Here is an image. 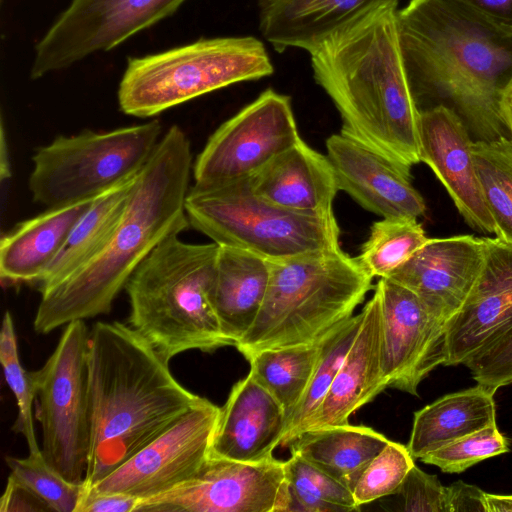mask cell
<instances>
[{
    "label": "cell",
    "instance_id": "cell-11",
    "mask_svg": "<svg viewBox=\"0 0 512 512\" xmlns=\"http://www.w3.org/2000/svg\"><path fill=\"white\" fill-rule=\"evenodd\" d=\"M300 139L290 97L267 89L209 137L193 163V186L251 178Z\"/></svg>",
    "mask_w": 512,
    "mask_h": 512
},
{
    "label": "cell",
    "instance_id": "cell-20",
    "mask_svg": "<svg viewBox=\"0 0 512 512\" xmlns=\"http://www.w3.org/2000/svg\"><path fill=\"white\" fill-rule=\"evenodd\" d=\"M286 431L284 409L249 372L233 385L220 409L210 455L240 462H261L273 457Z\"/></svg>",
    "mask_w": 512,
    "mask_h": 512
},
{
    "label": "cell",
    "instance_id": "cell-36",
    "mask_svg": "<svg viewBox=\"0 0 512 512\" xmlns=\"http://www.w3.org/2000/svg\"><path fill=\"white\" fill-rule=\"evenodd\" d=\"M407 445L390 442L371 461L353 490L357 506L395 495L415 465Z\"/></svg>",
    "mask_w": 512,
    "mask_h": 512
},
{
    "label": "cell",
    "instance_id": "cell-15",
    "mask_svg": "<svg viewBox=\"0 0 512 512\" xmlns=\"http://www.w3.org/2000/svg\"><path fill=\"white\" fill-rule=\"evenodd\" d=\"M382 364L388 387L418 396L421 381L446 359L445 322L412 290L379 278Z\"/></svg>",
    "mask_w": 512,
    "mask_h": 512
},
{
    "label": "cell",
    "instance_id": "cell-33",
    "mask_svg": "<svg viewBox=\"0 0 512 512\" xmlns=\"http://www.w3.org/2000/svg\"><path fill=\"white\" fill-rule=\"evenodd\" d=\"M288 511L358 510L353 492L297 453L285 461Z\"/></svg>",
    "mask_w": 512,
    "mask_h": 512
},
{
    "label": "cell",
    "instance_id": "cell-26",
    "mask_svg": "<svg viewBox=\"0 0 512 512\" xmlns=\"http://www.w3.org/2000/svg\"><path fill=\"white\" fill-rule=\"evenodd\" d=\"M495 390L481 384L450 393L414 413L407 448L421 459L455 440L496 423Z\"/></svg>",
    "mask_w": 512,
    "mask_h": 512
},
{
    "label": "cell",
    "instance_id": "cell-8",
    "mask_svg": "<svg viewBox=\"0 0 512 512\" xmlns=\"http://www.w3.org/2000/svg\"><path fill=\"white\" fill-rule=\"evenodd\" d=\"M185 211L189 226L212 242L269 261L341 247L334 213L305 214L277 206L253 191L250 178L209 188L192 186Z\"/></svg>",
    "mask_w": 512,
    "mask_h": 512
},
{
    "label": "cell",
    "instance_id": "cell-28",
    "mask_svg": "<svg viewBox=\"0 0 512 512\" xmlns=\"http://www.w3.org/2000/svg\"><path fill=\"white\" fill-rule=\"evenodd\" d=\"M137 175L94 199L39 281L40 292L67 278L100 250L123 213Z\"/></svg>",
    "mask_w": 512,
    "mask_h": 512
},
{
    "label": "cell",
    "instance_id": "cell-40",
    "mask_svg": "<svg viewBox=\"0 0 512 512\" xmlns=\"http://www.w3.org/2000/svg\"><path fill=\"white\" fill-rule=\"evenodd\" d=\"M1 512H52L51 508L12 474L0 499Z\"/></svg>",
    "mask_w": 512,
    "mask_h": 512
},
{
    "label": "cell",
    "instance_id": "cell-23",
    "mask_svg": "<svg viewBox=\"0 0 512 512\" xmlns=\"http://www.w3.org/2000/svg\"><path fill=\"white\" fill-rule=\"evenodd\" d=\"M253 191L282 208L305 214H333L338 192L327 157L302 139L250 178Z\"/></svg>",
    "mask_w": 512,
    "mask_h": 512
},
{
    "label": "cell",
    "instance_id": "cell-7",
    "mask_svg": "<svg viewBox=\"0 0 512 512\" xmlns=\"http://www.w3.org/2000/svg\"><path fill=\"white\" fill-rule=\"evenodd\" d=\"M274 68L253 36L201 39L162 53L129 58L118 89L127 115L145 118L227 87L257 80Z\"/></svg>",
    "mask_w": 512,
    "mask_h": 512
},
{
    "label": "cell",
    "instance_id": "cell-44",
    "mask_svg": "<svg viewBox=\"0 0 512 512\" xmlns=\"http://www.w3.org/2000/svg\"><path fill=\"white\" fill-rule=\"evenodd\" d=\"M499 114L504 128L509 131L512 139V81L501 92Z\"/></svg>",
    "mask_w": 512,
    "mask_h": 512
},
{
    "label": "cell",
    "instance_id": "cell-3",
    "mask_svg": "<svg viewBox=\"0 0 512 512\" xmlns=\"http://www.w3.org/2000/svg\"><path fill=\"white\" fill-rule=\"evenodd\" d=\"M90 449L84 489L156 439L203 397L130 325L97 322L88 338Z\"/></svg>",
    "mask_w": 512,
    "mask_h": 512
},
{
    "label": "cell",
    "instance_id": "cell-32",
    "mask_svg": "<svg viewBox=\"0 0 512 512\" xmlns=\"http://www.w3.org/2000/svg\"><path fill=\"white\" fill-rule=\"evenodd\" d=\"M428 240L417 218H382L371 226L369 236L356 258L371 277L386 278Z\"/></svg>",
    "mask_w": 512,
    "mask_h": 512
},
{
    "label": "cell",
    "instance_id": "cell-34",
    "mask_svg": "<svg viewBox=\"0 0 512 512\" xmlns=\"http://www.w3.org/2000/svg\"><path fill=\"white\" fill-rule=\"evenodd\" d=\"M0 362L5 380L14 394L18 406V417L14 424V430L24 436L29 453H38L41 448L36 440L32 414L33 402L36 398L33 372L26 371L20 363L14 323L9 311L5 312L2 321Z\"/></svg>",
    "mask_w": 512,
    "mask_h": 512
},
{
    "label": "cell",
    "instance_id": "cell-29",
    "mask_svg": "<svg viewBox=\"0 0 512 512\" xmlns=\"http://www.w3.org/2000/svg\"><path fill=\"white\" fill-rule=\"evenodd\" d=\"M322 342L323 339L312 344L266 349L247 359L249 372L284 409L287 425L308 388Z\"/></svg>",
    "mask_w": 512,
    "mask_h": 512
},
{
    "label": "cell",
    "instance_id": "cell-25",
    "mask_svg": "<svg viewBox=\"0 0 512 512\" xmlns=\"http://www.w3.org/2000/svg\"><path fill=\"white\" fill-rule=\"evenodd\" d=\"M271 261L236 247L219 245L213 303L233 346L254 323L264 302Z\"/></svg>",
    "mask_w": 512,
    "mask_h": 512
},
{
    "label": "cell",
    "instance_id": "cell-38",
    "mask_svg": "<svg viewBox=\"0 0 512 512\" xmlns=\"http://www.w3.org/2000/svg\"><path fill=\"white\" fill-rule=\"evenodd\" d=\"M400 510L407 512H449L448 490L438 480L416 464L408 472L398 492Z\"/></svg>",
    "mask_w": 512,
    "mask_h": 512
},
{
    "label": "cell",
    "instance_id": "cell-37",
    "mask_svg": "<svg viewBox=\"0 0 512 512\" xmlns=\"http://www.w3.org/2000/svg\"><path fill=\"white\" fill-rule=\"evenodd\" d=\"M508 451V441L495 423L430 452L420 460L444 473H461L480 461Z\"/></svg>",
    "mask_w": 512,
    "mask_h": 512
},
{
    "label": "cell",
    "instance_id": "cell-41",
    "mask_svg": "<svg viewBox=\"0 0 512 512\" xmlns=\"http://www.w3.org/2000/svg\"><path fill=\"white\" fill-rule=\"evenodd\" d=\"M142 500L119 493L84 491L76 512H139Z\"/></svg>",
    "mask_w": 512,
    "mask_h": 512
},
{
    "label": "cell",
    "instance_id": "cell-6",
    "mask_svg": "<svg viewBox=\"0 0 512 512\" xmlns=\"http://www.w3.org/2000/svg\"><path fill=\"white\" fill-rule=\"evenodd\" d=\"M372 279L341 247L271 261L264 302L235 347L248 359L266 349L318 342L353 316Z\"/></svg>",
    "mask_w": 512,
    "mask_h": 512
},
{
    "label": "cell",
    "instance_id": "cell-10",
    "mask_svg": "<svg viewBox=\"0 0 512 512\" xmlns=\"http://www.w3.org/2000/svg\"><path fill=\"white\" fill-rule=\"evenodd\" d=\"M88 338L84 320L67 324L51 356L33 371L42 454L75 484L84 482L90 449Z\"/></svg>",
    "mask_w": 512,
    "mask_h": 512
},
{
    "label": "cell",
    "instance_id": "cell-39",
    "mask_svg": "<svg viewBox=\"0 0 512 512\" xmlns=\"http://www.w3.org/2000/svg\"><path fill=\"white\" fill-rule=\"evenodd\" d=\"M474 380L495 391L512 383V332L465 364Z\"/></svg>",
    "mask_w": 512,
    "mask_h": 512
},
{
    "label": "cell",
    "instance_id": "cell-27",
    "mask_svg": "<svg viewBox=\"0 0 512 512\" xmlns=\"http://www.w3.org/2000/svg\"><path fill=\"white\" fill-rule=\"evenodd\" d=\"M389 442L372 428L348 423L306 430L289 447L353 492L365 469Z\"/></svg>",
    "mask_w": 512,
    "mask_h": 512
},
{
    "label": "cell",
    "instance_id": "cell-46",
    "mask_svg": "<svg viewBox=\"0 0 512 512\" xmlns=\"http://www.w3.org/2000/svg\"><path fill=\"white\" fill-rule=\"evenodd\" d=\"M3 129L1 130V177L2 179L5 178V177H8L10 175V170H9V163H8V157L5 156V154H7V150L5 149L6 147V143H5V137H4V133H3Z\"/></svg>",
    "mask_w": 512,
    "mask_h": 512
},
{
    "label": "cell",
    "instance_id": "cell-2",
    "mask_svg": "<svg viewBox=\"0 0 512 512\" xmlns=\"http://www.w3.org/2000/svg\"><path fill=\"white\" fill-rule=\"evenodd\" d=\"M397 28L418 107H450L478 140L504 135L499 99L512 81V36L459 0H410Z\"/></svg>",
    "mask_w": 512,
    "mask_h": 512
},
{
    "label": "cell",
    "instance_id": "cell-17",
    "mask_svg": "<svg viewBox=\"0 0 512 512\" xmlns=\"http://www.w3.org/2000/svg\"><path fill=\"white\" fill-rule=\"evenodd\" d=\"M338 189L382 218H419L426 204L407 168L342 132L326 140Z\"/></svg>",
    "mask_w": 512,
    "mask_h": 512
},
{
    "label": "cell",
    "instance_id": "cell-1",
    "mask_svg": "<svg viewBox=\"0 0 512 512\" xmlns=\"http://www.w3.org/2000/svg\"><path fill=\"white\" fill-rule=\"evenodd\" d=\"M193 170L191 143L178 125L162 135L136 177L123 213L100 250L75 272L41 292L34 330L108 314L118 294L164 239L189 227L185 200Z\"/></svg>",
    "mask_w": 512,
    "mask_h": 512
},
{
    "label": "cell",
    "instance_id": "cell-12",
    "mask_svg": "<svg viewBox=\"0 0 512 512\" xmlns=\"http://www.w3.org/2000/svg\"><path fill=\"white\" fill-rule=\"evenodd\" d=\"M186 0H72L36 45L33 79L61 70L173 14Z\"/></svg>",
    "mask_w": 512,
    "mask_h": 512
},
{
    "label": "cell",
    "instance_id": "cell-31",
    "mask_svg": "<svg viewBox=\"0 0 512 512\" xmlns=\"http://www.w3.org/2000/svg\"><path fill=\"white\" fill-rule=\"evenodd\" d=\"M362 322V313L353 315L332 329L322 342L313 376L299 405L291 415L281 446H289L309 423L334 381Z\"/></svg>",
    "mask_w": 512,
    "mask_h": 512
},
{
    "label": "cell",
    "instance_id": "cell-43",
    "mask_svg": "<svg viewBox=\"0 0 512 512\" xmlns=\"http://www.w3.org/2000/svg\"><path fill=\"white\" fill-rule=\"evenodd\" d=\"M493 26L512 36V0H459Z\"/></svg>",
    "mask_w": 512,
    "mask_h": 512
},
{
    "label": "cell",
    "instance_id": "cell-9",
    "mask_svg": "<svg viewBox=\"0 0 512 512\" xmlns=\"http://www.w3.org/2000/svg\"><path fill=\"white\" fill-rule=\"evenodd\" d=\"M161 137L157 119L109 131L57 136L32 157L28 179L32 199L53 208L95 198L136 176Z\"/></svg>",
    "mask_w": 512,
    "mask_h": 512
},
{
    "label": "cell",
    "instance_id": "cell-16",
    "mask_svg": "<svg viewBox=\"0 0 512 512\" xmlns=\"http://www.w3.org/2000/svg\"><path fill=\"white\" fill-rule=\"evenodd\" d=\"M485 261L461 309L445 324L443 365L466 364L512 332V247L484 237Z\"/></svg>",
    "mask_w": 512,
    "mask_h": 512
},
{
    "label": "cell",
    "instance_id": "cell-13",
    "mask_svg": "<svg viewBox=\"0 0 512 512\" xmlns=\"http://www.w3.org/2000/svg\"><path fill=\"white\" fill-rule=\"evenodd\" d=\"M221 407L206 398L89 489L142 501L189 481L210 457Z\"/></svg>",
    "mask_w": 512,
    "mask_h": 512
},
{
    "label": "cell",
    "instance_id": "cell-21",
    "mask_svg": "<svg viewBox=\"0 0 512 512\" xmlns=\"http://www.w3.org/2000/svg\"><path fill=\"white\" fill-rule=\"evenodd\" d=\"M259 29L278 52L289 47L310 54L324 42L399 0H257Z\"/></svg>",
    "mask_w": 512,
    "mask_h": 512
},
{
    "label": "cell",
    "instance_id": "cell-14",
    "mask_svg": "<svg viewBox=\"0 0 512 512\" xmlns=\"http://www.w3.org/2000/svg\"><path fill=\"white\" fill-rule=\"evenodd\" d=\"M285 461L211 456L189 481L142 501L139 512H287Z\"/></svg>",
    "mask_w": 512,
    "mask_h": 512
},
{
    "label": "cell",
    "instance_id": "cell-24",
    "mask_svg": "<svg viewBox=\"0 0 512 512\" xmlns=\"http://www.w3.org/2000/svg\"><path fill=\"white\" fill-rule=\"evenodd\" d=\"M95 198L47 208L3 235L0 241L2 282L38 284Z\"/></svg>",
    "mask_w": 512,
    "mask_h": 512
},
{
    "label": "cell",
    "instance_id": "cell-19",
    "mask_svg": "<svg viewBox=\"0 0 512 512\" xmlns=\"http://www.w3.org/2000/svg\"><path fill=\"white\" fill-rule=\"evenodd\" d=\"M484 261V237L429 238L420 250L386 278L416 293L446 324L470 295Z\"/></svg>",
    "mask_w": 512,
    "mask_h": 512
},
{
    "label": "cell",
    "instance_id": "cell-35",
    "mask_svg": "<svg viewBox=\"0 0 512 512\" xmlns=\"http://www.w3.org/2000/svg\"><path fill=\"white\" fill-rule=\"evenodd\" d=\"M11 473L32 490L52 512H76L81 501L83 484L67 480L44 458L42 451L26 458L7 457Z\"/></svg>",
    "mask_w": 512,
    "mask_h": 512
},
{
    "label": "cell",
    "instance_id": "cell-42",
    "mask_svg": "<svg viewBox=\"0 0 512 512\" xmlns=\"http://www.w3.org/2000/svg\"><path fill=\"white\" fill-rule=\"evenodd\" d=\"M449 512H486V492L457 481L447 487Z\"/></svg>",
    "mask_w": 512,
    "mask_h": 512
},
{
    "label": "cell",
    "instance_id": "cell-30",
    "mask_svg": "<svg viewBox=\"0 0 512 512\" xmlns=\"http://www.w3.org/2000/svg\"><path fill=\"white\" fill-rule=\"evenodd\" d=\"M473 156L494 234L512 247V139L477 140Z\"/></svg>",
    "mask_w": 512,
    "mask_h": 512
},
{
    "label": "cell",
    "instance_id": "cell-18",
    "mask_svg": "<svg viewBox=\"0 0 512 512\" xmlns=\"http://www.w3.org/2000/svg\"><path fill=\"white\" fill-rule=\"evenodd\" d=\"M463 119L439 104L420 112V162L442 183L464 220L474 229L494 234L473 156V144Z\"/></svg>",
    "mask_w": 512,
    "mask_h": 512
},
{
    "label": "cell",
    "instance_id": "cell-22",
    "mask_svg": "<svg viewBox=\"0 0 512 512\" xmlns=\"http://www.w3.org/2000/svg\"><path fill=\"white\" fill-rule=\"evenodd\" d=\"M359 331L306 430L349 423L350 416L388 387L382 364V312L378 294L361 311Z\"/></svg>",
    "mask_w": 512,
    "mask_h": 512
},
{
    "label": "cell",
    "instance_id": "cell-5",
    "mask_svg": "<svg viewBox=\"0 0 512 512\" xmlns=\"http://www.w3.org/2000/svg\"><path fill=\"white\" fill-rule=\"evenodd\" d=\"M219 245L164 239L139 265L125 291L129 324L166 360L233 346L213 303Z\"/></svg>",
    "mask_w": 512,
    "mask_h": 512
},
{
    "label": "cell",
    "instance_id": "cell-4",
    "mask_svg": "<svg viewBox=\"0 0 512 512\" xmlns=\"http://www.w3.org/2000/svg\"><path fill=\"white\" fill-rule=\"evenodd\" d=\"M310 55L316 83L340 113V132L407 168L420 162L421 111L404 67L395 7L378 9Z\"/></svg>",
    "mask_w": 512,
    "mask_h": 512
},
{
    "label": "cell",
    "instance_id": "cell-45",
    "mask_svg": "<svg viewBox=\"0 0 512 512\" xmlns=\"http://www.w3.org/2000/svg\"><path fill=\"white\" fill-rule=\"evenodd\" d=\"M486 512H512V495L486 493Z\"/></svg>",
    "mask_w": 512,
    "mask_h": 512
}]
</instances>
